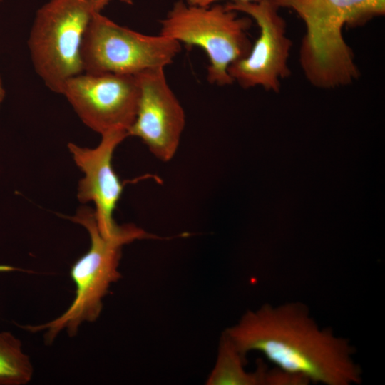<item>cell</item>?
Wrapping results in <instances>:
<instances>
[{
  "mask_svg": "<svg viewBox=\"0 0 385 385\" xmlns=\"http://www.w3.org/2000/svg\"><path fill=\"white\" fill-rule=\"evenodd\" d=\"M16 269L14 267L8 265H0V272L14 271Z\"/></svg>",
  "mask_w": 385,
  "mask_h": 385,
  "instance_id": "9a60e30c",
  "label": "cell"
},
{
  "mask_svg": "<svg viewBox=\"0 0 385 385\" xmlns=\"http://www.w3.org/2000/svg\"><path fill=\"white\" fill-rule=\"evenodd\" d=\"M96 12H100L110 1V0H89ZM121 1L133 4V0H120Z\"/></svg>",
  "mask_w": 385,
  "mask_h": 385,
  "instance_id": "5bb4252c",
  "label": "cell"
},
{
  "mask_svg": "<svg viewBox=\"0 0 385 385\" xmlns=\"http://www.w3.org/2000/svg\"><path fill=\"white\" fill-rule=\"evenodd\" d=\"M61 94L83 123L102 135L129 130L136 115L139 86L135 75L82 73L65 83Z\"/></svg>",
  "mask_w": 385,
  "mask_h": 385,
  "instance_id": "ba28073f",
  "label": "cell"
},
{
  "mask_svg": "<svg viewBox=\"0 0 385 385\" xmlns=\"http://www.w3.org/2000/svg\"><path fill=\"white\" fill-rule=\"evenodd\" d=\"M4 95H5V91L2 86V82L0 78V104L4 99Z\"/></svg>",
  "mask_w": 385,
  "mask_h": 385,
  "instance_id": "2e32d148",
  "label": "cell"
},
{
  "mask_svg": "<svg viewBox=\"0 0 385 385\" xmlns=\"http://www.w3.org/2000/svg\"><path fill=\"white\" fill-rule=\"evenodd\" d=\"M246 356L223 332L217 359L209 374L207 385H267L268 368L262 364L255 371L245 369Z\"/></svg>",
  "mask_w": 385,
  "mask_h": 385,
  "instance_id": "8fae6325",
  "label": "cell"
},
{
  "mask_svg": "<svg viewBox=\"0 0 385 385\" xmlns=\"http://www.w3.org/2000/svg\"><path fill=\"white\" fill-rule=\"evenodd\" d=\"M160 24V35L205 51L210 62L207 80L219 86L234 82L229 66L247 56L252 46L247 34L251 19L220 4L202 7L180 0Z\"/></svg>",
  "mask_w": 385,
  "mask_h": 385,
  "instance_id": "277c9868",
  "label": "cell"
},
{
  "mask_svg": "<svg viewBox=\"0 0 385 385\" xmlns=\"http://www.w3.org/2000/svg\"><path fill=\"white\" fill-rule=\"evenodd\" d=\"M271 1L277 7L293 9L304 23L300 63L313 86L332 88L348 85L359 77L343 29L384 14L385 0Z\"/></svg>",
  "mask_w": 385,
  "mask_h": 385,
  "instance_id": "7a4b0ae2",
  "label": "cell"
},
{
  "mask_svg": "<svg viewBox=\"0 0 385 385\" xmlns=\"http://www.w3.org/2000/svg\"><path fill=\"white\" fill-rule=\"evenodd\" d=\"M219 0H187L188 4L197 6H209ZM233 1H259L262 0H232Z\"/></svg>",
  "mask_w": 385,
  "mask_h": 385,
  "instance_id": "4fadbf2b",
  "label": "cell"
},
{
  "mask_svg": "<svg viewBox=\"0 0 385 385\" xmlns=\"http://www.w3.org/2000/svg\"><path fill=\"white\" fill-rule=\"evenodd\" d=\"M1 1V0H0Z\"/></svg>",
  "mask_w": 385,
  "mask_h": 385,
  "instance_id": "e0dca14e",
  "label": "cell"
},
{
  "mask_svg": "<svg viewBox=\"0 0 385 385\" xmlns=\"http://www.w3.org/2000/svg\"><path fill=\"white\" fill-rule=\"evenodd\" d=\"M225 6L248 14L260 29V36L247 56L231 63L227 72L242 88L260 86L278 92L280 80L290 74L287 61L292 41L286 36V24L271 0L233 1Z\"/></svg>",
  "mask_w": 385,
  "mask_h": 385,
  "instance_id": "52a82bcc",
  "label": "cell"
},
{
  "mask_svg": "<svg viewBox=\"0 0 385 385\" xmlns=\"http://www.w3.org/2000/svg\"><path fill=\"white\" fill-rule=\"evenodd\" d=\"M128 136L127 130L113 129L103 133L100 143L94 148L68 144L76 165L84 173L78 183V200L83 204H95L97 226L106 238L118 236L127 227V224L118 225L113 219L123 185L113 168L112 160L115 148Z\"/></svg>",
  "mask_w": 385,
  "mask_h": 385,
  "instance_id": "30bf717a",
  "label": "cell"
},
{
  "mask_svg": "<svg viewBox=\"0 0 385 385\" xmlns=\"http://www.w3.org/2000/svg\"><path fill=\"white\" fill-rule=\"evenodd\" d=\"M33 374V365L20 339L9 332H0V385H26Z\"/></svg>",
  "mask_w": 385,
  "mask_h": 385,
  "instance_id": "7c38bea8",
  "label": "cell"
},
{
  "mask_svg": "<svg viewBox=\"0 0 385 385\" xmlns=\"http://www.w3.org/2000/svg\"><path fill=\"white\" fill-rule=\"evenodd\" d=\"M96 11L89 0H51L40 8L28 46L36 72L52 91L83 73L81 46Z\"/></svg>",
  "mask_w": 385,
  "mask_h": 385,
  "instance_id": "5b68a950",
  "label": "cell"
},
{
  "mask_svg": "<svg viewBox=\"0 0 385 385\" xmlns=\"http://www.w3.org/2000/svg\"><path fill=\"white\" fill-rule=\"evenodd\" d=\"M135 76L139 98L128 135L140 138L157 159L168 162L178 150L185 127L183 108L168 83L164 68Z\"/></svg>",
  "mask_w": 385,
  "mask_h": 385,
  "instance_id": "9c48e42d",
  "label": "cell"
},
{
  "mask_svg": "<svg viewBox=\"0 0 385 385\" xmlns=\"http://www.w3.org/2000/svg\"><path fill=\"white\" fill-rule=\"evenodd\" d=\"M224 332L244 355L258 351L276 368L310 382L355 385L362 381L354 347L321 327L302 302L265 304L248 310Z\"/></svg>",
  "mask_w": 385,
  "mask_h": 385,
  "instance_id": "6da1fadb",
  "label": "cell"
},
{
  "mask_svg": "<svg viewBox=\"0 0 385 385\" xmlns=\"http://www.w3.org/2000/svg\"><path fill=\"white\" fill-rule=\"evenodd\" d=\"M180 51L177 41L135 31L95 12L83 36L81 58L83 73L137 75L165 68Z\"/></svg>",
  "mask_w": 385,
  "mask_h": 385,
  "instance_id": "8992f818",
  "label": "cell"
},
{
  "mask_svg": "<svg viewBox=\"0 0 385 385\" xmlns=\"http://www.w3.org/2000/svg\"><path fill=\"white\" fill-rule=\"evenodd\" d=\"M69 219L83 226L91 240L88 250L75 262L70 270L76 286L75 297L58 317L42 324L21 326L31 332H44L47 344H51L63 330L73 337L83 323L95 322L102 312L103 300L111 285L121 277L118 267L123 246L137 240L155 237L130 224L122 234L106 238L98 230L95 211L86 206L80 207Z\"/></svg>",
  "mask_w": 385,
  "mask_h": 385,
  "instance_id": "3957f363",
  "label": "cell"
}]
</instances>
